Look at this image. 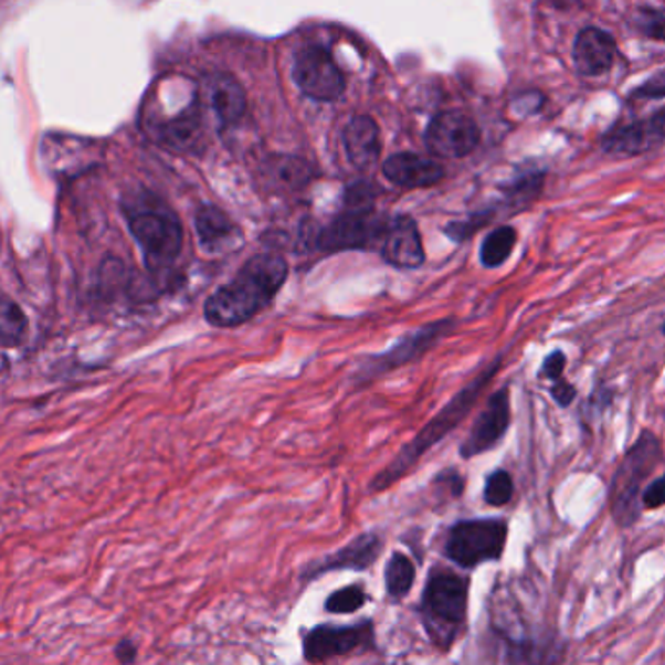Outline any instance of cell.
Instances as JSON below:
<instances>
[{"mask_svg":"<svg viewBox=\"0 0 665 665\" xmlns=\"http://www.w3.org/2000/svg\"><path fill=\"white\" fill-rule=\"evenodd\" d=\"M342 140L350 162L358 170H368L378 162L382 145H380V129L372 117L368 115L352 117L342 133Z\"/></svg>","mask_w":665,"mask_h":665,"instance_id":"obj_19","label":"cell"},{"mask_svg":"<svg viewBox=\"0 0 665 665\" xmlns=\"http://www.w3.org/2000/svg\"><path fill=\"white\" fill-rule=\"evenodd\" d=\"M469 578L450 568L434 567L424 584L419 613L432 644L442 652L454 646L467 623Z\"/></svg>","mask_w":665,"mask_h":665,"instance_id":"obj_3","label":"cell"},{"mask_svg":"<svg viewBox=\"0 0 665 665\" xmlns=\"http://www.w3.org/2000/svg\"><path fill=\"white\" fill-rule=\"evenodd\" d=\"M201 138H203L201 119L196 112L179 115L178 119H173L163 127V140L178 150H187V152L196 150Z\"/></svg>","mask_w":665,"mask_h":665,"instance_id":"obj_24","label":"cell"},{"mask_svg":"<svg viewBox=\"0 0 665 665\" xmlns=\"http://www.w3.org/2000/svg\"><path fill=\"white\" fill-rule=\"evenodd\" d=\"M382 170L388 181L403 189H424L444 178V168L436 160L413 152L390 156Z\"/></svg>","mask_w":665,"mask_h":665,"instance_id":"obj_18","label":"cell"},{"mask_svg":"<svg viewBox=\"0 0 665 665\" xmlns=\"http://www.w3.org/2000/svg\"><path fill=\"white\" fill-rule=\"evenodd\" d=\"M294 81L298 88L319 102H332L345 89V78L331 55L321 48H309L294 63Z\"/></svg>","mask_w":665,"mask_h":665,"instance_id":"obj_10","label":"cell"},{"mask_svg":"<svg viewBox=\"0 0 665 665\" xmlns=\"http://www.w3.org/2000/svg\"><path fill=\"white\" fill-rule=\"evenodd\" d=\"M129 230L150 271L170 268L183 250V226L170 209L147 207L129 214Z\"/></svg>","mask_w":665,"mask_h":665,"instance_id":"obj_6","label":"cell"},{"mask_svg":"<svg viewBox=\"0 0 665 665\" xmlns=\"http://www.w3.org/2000/svg\"><path fill=\"white\" fill-rule=\"evenodd\" d=\"M511 496H514V481H511L510 473L504 469L493 471L485 483V493H483L485 503L488 506L500 508L510 503Z\"/></svg>","mask_w":665,"mask_h":665,"instance_id":"obj_28","label":"cell"},{"mask_svg":"<svg viewBox=\"0 0 665 665\" xmlns=\"http://www.w3.org/2000/svg\"><path fill=\"white\" fill-rule=\"evenodd\" d=\"M500 362H503V358H496L495 362H490V366H487L477 378H473L469 386H465L460 393H455V398L391 460L390 465L373 477L370 490L372 493L388 490L391 485L403 479L416 463L421 462L422 455L431 452L440 440L446 439L447 434L454 431L455 426L469 414L471 409L479 401L481 393L487 390L488 383L493 382L496 372L500 370Z\"/></svg>","mask_w":665,"mask_h":665,"instance_id":"obj_2","label":"cell"},{"mask_svg":"<svg viewBox=\"0 0 665 665\" xmlns=\"http://www.w3.org/2000/svg\"><path fill=\"white\" fill-rule=\"evenodd\" d=\"M564 368H567V355L562 350H552L551 355L543 360V366L539 370V378L557 382L562 378Z\"/></svg>","mask_w":665,"mask_h":665,"instance_id":"obj_33","label":"cell"},{"mask_svg":"<svg viewBox=\"0 0 665 665\" xmlns=\"http://www.w3.org/2000/svg\"><path fill=\"white\" fill-rule=\"evenodd\" d=\"M382 257L398 268H419L424 260L421 232L411 217L399 214L391 220L383 235Z\"/></svg>","mask_w":665,"mask_h":665,"instance_id":"obj_16","label":"cell"},{"mask_svg":"<svg viewBox=\"0 0 665 665\" xmlns=\"http://www.w3.org/2000/svg\"><path fill=\"white\" fill-rule=\"evenodd\" d=\"M28 321L14 302L0 296V347H14L24 339Z\"/></svg>","mask_w":665,"mask_h":665,"instance_id":"obj_25","label":"cell"},{"mask_svg":"<svg viewBox=\"0 0 665 665\" xmlns=\"http://www.w3.org/2000/svg\"><path fill=\"white\" fill-rule=\"evenodd\" d=\"M633 98L636 99H664L665 98V73L650 76L648 81L642 82L638 88L633 89Z\"/></svg>","mask_w":665,"mask_h":665,"instance_id":"obj_31","label":"cell"},{"mask_svg":"<svg viewBox=\"0 0 665 665\" xmlns=\"http://www.w3.org/2000/svg\"><path fill=\"white\" fill-rule=\"evenodd\" d=\"M383 580L391 600H405L416 580V567L413 560L409 559L405 552H393L383 570Z\"/></svg>","mask_w":665,"mask_h":665,"instance_id":"obj_22","label":"cell"},{"mask_svg":"<svg viewBox=\"0 0 665 665\" xmlns=\"http://www.w3.org/2000/svg\"><path fill=\"white\" fill-rule=\"evenodd\" d=\"M196 230L203 252L211 255L238 252L244 245L242 228L214 204H203L197 209Z\"/></svg>","mask_w":665,"mask_h":665,"instance_id":"obj_15","label":"cell"},{"mask_svg":"<svg viewBox=\"0 0 665 665\" xmlns=\"http://www.w3.org/2000/svg\"><path fill=\"white\" fill-rule=\"evenodd\" d=\"M664 460V450L656 434L642 431L629 452L616 467L609 485V506L611 516L619 528H631L641 518V496L644 481Z\"/></svg>","mask_w":665,"mask_h":665,"instance_id":"obj_4","label":"cell"},{"mask_svg":"<svg viewBox=\"0 0 665 665\" xmlns=\"http://www.w3.org/2000/svg\"><path fill=\"white\" fill-rule=\"evenodd\" d=\"M495 219V209H490V211H481L473 212L471 217H467L465 220H455V222H450L446 228H444V234L455 242V244H462V242H467L471 235L477 234L481 228L487 226L490 220Z\"/></svg>","mask_w":665,"mask_h":665,"instance_id":"obj_27","label":"cell"},{"mask_svg":"<svg viewBox=\"0 0 665 665\" xmlns=\"http://www.w3.org/2000/svg\"><path fill=\"white\" fill-rule=\"evenodd\" d=\"M481 140L477 123L460 112H444L432 119L426 129V147L440 158L471 155Z\"/></svg>","mask_w":665,"mask_h":665,"instance_id":"obj_11","label":"cell"},{"mask_svg":"<svg viewBox=\"0 0 665 665\" xmlns=\"http://www.w3.org/2000/svg\"><path fill=\"white\" fill-rule=\"evenodd\" d=\"M508 524L500 518L462 519L447 531L444 557L465 570L503 559Z\"/></svg>","mask_w":665,"mask_h":665,"instance_id":"obj_5","label":"cell"},{"mask_svg":"<svg viewBox=\"0 0 665 665\" xmlns=\"http://www.w3.org/2000/svg\"><path fill=\"white\" fill-rule=\"evenodd\" d=\"M366 601H368L366 588L350 584L339 588L337 592H332L325 600L324 609L327 613H331V615H352V613H357V611L365 608Z\"/></svg>","mask_w":665,"mask_h":665,"instance_id":"obj_26","label":"cell"},{"mask_svg":"<svg viewBox=\"0 0 665 665\" xmlns=\"http://www.w3.org/2000/svg\"><path fill=\"white\" fill-rule=\"evenodd\" d=\"M388 224L376 212L345 211L317 230L314 245L319 253L355 252L370 250L383 242Z\"/></svg>","mask_w":665,"mask_h":665,"instance_id":"obj_7","label":"cell"},{"mask_svg":"<svg viewBox=\"0 0 665 665\" xmlns=\"http://www.w3.org/2000/svg\"><path fill=\"white\" fill-rule=\"evenodd\" d=\"M634 25L650 40L665 43V10L641 9L634 14Z\"/></svg>","mask_w":665,"mask_h":665,"instance_id":"obj_29","label":"cell"},{"mask_svg":"<svg viewBox=\"0 0 665 665\" xmlns=\"http://www.w3.org/2000/svg\"><path fill=\"white\" fill-rule=\"evenodd\" d=\"M382 551V537L373 531L360 534L350 543L341 547L339 551L308 562L306 567L302 568L300 578L304 582H309V580H316V578L329 574V572H339V570L365 572L376 564V560L380 559Z\"/></svg>","mask_w":665,"mask_h":665,"instance_id":"obj_12","label":"cell"},{"mask_svg":"<svg viewBox=\"0 0 665 665\" xmlns=\"http://www.w3.org/2000/svg\"><path fill=\"white\" fill-rule=\"evenodd\" d=\"M138 648L135 642L130 638H123L122 642H117L115 646V657L122 665H133L137 662Z\"/></svg>","mask_w":665,"mask_h":665,"instance_id":"obj_35","label":"cell"},{"mask_svg":"<svg viewBox=\"0 0 665 665\" xmlns=\"http://www.w3.org/2000/svg\"><path fill=\"white\" fill-rule=\"evenodd\" d=\"M286 278L288 265L281 255H253L230 283L222 284L209 296L204 319L220 329L245 324L275 300Z\"/></svg>","mask_w":665,"mask_h":665,"instance_id":"obj_1","label":"cell"},{"mask_svg":"<svg viewBox=\"0 0 665 665\" xmlns=\"http://www.w3.org/2000/svg\"><path fill=\"white\" fill-rule=\"evenodd\" d=\"M641 503L642 508H648V510H657L665 506V473L642 490Z\"/></svg>","mask_w":665,"mask_h":665,"instance_id":"obj_32","label":"cell"},{"mask_svg":"<svg viewBox=\"0 0 665 665\" xmlns=\"http://www.w3.org/2000/svg\"><path fill=\"white\" fill-rule=\"evenodd\" d=\"M510 390L503 388L496 391L495 395H490L485 411L477 416L467 439L463 440L460 447L463 460L477 457L498 446L510 429Z\"/></svg>","mask_w":665,"mask_h":665,"instance_id":"obj_13","label":"cell"},{"mask_svg":"<svg viewBox=\"0 0 665 665\" xmlns=\"http://www.w3.org/2000/svg\"><path fill=\"white\" fill-rule=\"evenodd\" d=\"M378 191L365 181L350 186L345 193V211L370 212L373 211Z\"/></svg>","mask_w":665,"mask_h":665,"instance_id":"obj_30","label":"cell"},{"mask_svg":"<svg viewBox=\"0 0 665 665\" xmlns=\"http://www.w3.org/2000/svg\"><path fill=\"white\" fill-rule=\"evenodd\" d=\"M207 99L220 123L232 125L245 114V92L242 84L230 74H214L207 81Z\"/></svg>","mask_w":665,"mask_h":665,"instance_id":"obj_20","label":"cell"},{"mask_svg":"<svg viewBox=\"0 0 665 665\" xmlns=\"http://www.w3.org/2000/svg\"><path fill=\"white\" fill-rule=\"evenodd\" d=\"M455 319H440L434 324L424 325L421 329L413 332H407L393 347L382 352L366 358L365 365L360 366L357 373V382H372L383 373L398 370L401 366L411 365L414 360L424 357L432 347H436L444 337L454 332Z\"/></svg>","mask_w":665,"mask_h":665,"instance_id":"obj_8","label":"cell"},{"mask_svg":"<svg viewBox=\"0 0 665 665\" xmlns=\"http://www.w3.org/2000/svg\"><path fill=\"white\" fill-rule=\"evenodd\" d=\"M572 57L578 73L588 78H600L615 65V40L600 28H584L578 33Z\"/></svg>","mask_w":665,"mask_h":665,"instance_id":"obj_17","label":"cell"},{"mask_svg":"<svg viewBox=\"0 0 665 665\" xmlns=\"http://www.w3.org/2000/svg\"><path fill=\"white\" fill-rule=\"evenodd\" d=\"M267 178L273 186L293 191V189L306 186L309 179L314 178V170L300 158L281 156V158L268 160Z\"/></svg>","mask_w":665,"mask_h":665,"instance_id":"obj_21","label":"cell"},{"mask_svg":"<svg viewBox=\"0 0 665 665\" xmlns=\"http://www.w3.org/2000/svg\"><path fill=\"white\" fill-rule=\"evenodd\" d=\"M662 332H664V335H665V321H664V325H662Z\"/></svg>","mask_w":665,"mask_h":665,"instance_id":"obj_36","label":"cell"},{"mask_svg":"<svg viewBox=\"0 0 665 665\" xmlns=\"http://www.w3.org/2000/svg\"><path fill=\"white\" fill-rule=\"evenodd\" d=\"M373 625H317L302 634V652L308 664H324L332 657L347 656L357 650L373 648Z\"/></svg>","mask_w":665,"mask_h":665,"instance_id":"obj_9","label":"cell"},{"mask_svg":"<svg viewBox=\"0 0 665 665\" xmlns=\"http://www.w3.org/2000/svg\"><path fill=\"white\" fill-rule=\"evenodd\" d=\"M577 388H574L572 383L567 382L564 378H560V380H557V382H552V399H555V403H557L559 407H562V409H567V407L572 405V401L577 399Z\"/></svg>","mask_w":665,"mask_h":665,"instance_id":"obj_34","label":"cell"},{"mask_svg":"<svg viewBox=\"0 0 665 665\" xmlns=\"http://www.w3.org/2000/svg\"><path fill=\"white\" fill-rule=\"evenodd\" d=\"M518 244L516 228L498 226L483 240L479 250L481 265L485 268L503 267L510 260L514 247Z\"/></svg>","mask_w":665,"mask_h":665,"instance_id":"obj_23","label":"cell"},{"mask_svg":"<svg viewBox=\"0 0 665 665\" xmlns=\"http://www.w3.org/2000/svg\"><path fill=\"white\" fill-rule=\"evenodd\" d=\"M665 142V112L646 119L613 127L601 138V148L609 156L633 158L662 147Z\"/></svg>","mask_w":665,"mask_h":665,"instance_id":"obj_14","label":"cell"}]
</instances>
